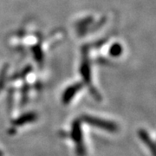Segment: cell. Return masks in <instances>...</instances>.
<instances>
[{
  "instance_id": "7a4b0ae2",
  "label": "cell",
  "mask_w": 156,
  "mask_h": 156,
  "mask_svg": "<svg viewBox=\"0 0 156 156\" xmlns=\"http://www.w3.org/2000/svg\"><path fill=\"white\" fill-rule=\"evenodd\" d=\"M82 121H83V122L89 124L91 126L97 127V128L106 130L108 132H116L118 130V127L115 123L106 121L101 118H96L94 116H89V115H83L82 117Z\"/></svg>"
},
{
  "instance_id": "6da1fadb",
  "label": "cell",
  "mask_w": 156,
  "mask_h": 156,
  "mask_svg": "<svg viewBox=\"0 0 156 156\" xmlns=\"http://www.w3.org/2000/svg\"><path fill=\"white\" fill-rule=\"evenodd\" d=\"M71 138L74 140L76 147V154L78 156L86 155V148L84 146L83 136V131L81 127V122L77 120L75 121L72 124V129H71Z\"/></svg>"
},
{
  "instance_id": "5b68a950",
  "label": "cell",
  "mask_w": 156,
  "mask_h": 156,
  "mask_svg": "<svg viewBox=\"0 0 156 156\" xmlns=\"http://www.w3.org/2000/svg\"><path fill=\"white\" fill-rule=\"evenodd\" d=\"M80 89H81V84H76V85H74V86H71L70 88H69L65 91V93L63 95V97H62L63 103H65V104L69 103L70 101V100L73 98V96L75 95V94Z\"/></svg>"
},
{
  "instance_id": "3957f363",
  "label": "cell",
  "mask_w": 156,
  "mask_h": 156,
  "mask_svg": "<svg viewBox=\"0 0 156 156\" xmlns=\"http://www.w3.org/2000/svg\"><path fill=\"white\" fill-rule=\"evenodd\" d=\"M138 134H139L140 138L141 139V140L147 146V147L151 151L153 156H156V144L152 140L148 133L144 129H140L138 131Z\"/></svg>"
},
{
  "instance_id": "277c9868",
  "label": "cell",
  "mask_w": 156,
  "mask_h": 156,
  "mask_svg": "<svg viewBox=\"0 0 156 156\" xmlns=\"http://www.w3.org/2000/svg\"><path fill=\"white\" fill-rule=\"evenodd\" d=\"M37 119V115L33 114V113H29V114H25L22 116L18 117L17 120H15L13 122V124L16 126H20V125H24L26 123H30L34 122Z\"/></svg>"
}]
</instances>
